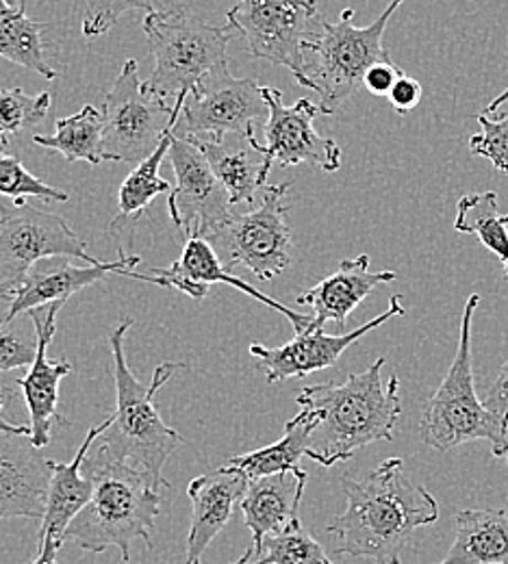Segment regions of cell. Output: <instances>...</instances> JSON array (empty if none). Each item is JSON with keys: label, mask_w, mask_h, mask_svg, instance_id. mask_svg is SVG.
<instances>
[{"label": "cell", "mask_w": 508, "mask_h": 564, "mask_svg": "<svg viewBox=\"0 0 508 564\" xmlns=\"http://www.w3.org/2000/svg\"><path fill=\"white\" fill-rule=\"evenodd\" d=\"M342 485L346 510L326 525L342 556L400 564L413 532L439 519L435 495L404 474L402 458H387L369 476Z\"/></svg>", "instance_id": "cell-1"}, {"label": "cell", "mask_w": 508, "mask_h": 564, "mask_svg": "<svg viewBox=\"0 0 508 564\" xmlns=\"http://www.w3.org/2000/svg\"><path fill=\"white\" fill-rule=\"evenodd\" d=\"M404 72L400 70L391 59L378 62L369 70L365 72L364 87L374 96H389L391 87Z\"/></svg>", "instance_id": "cell-38"}, {"label": "cell", "mask_w": 508, "mask_h": 564, "mask_svg": "<svg viewBox=\"0 0 508 564\" xmlns=\"http://www.w3.org/2000/svg\"><path fill=\"white\" fill-rule=\"evenodd\" d=\"M248 482V476L230 465L190 482L187 497L192 501V528L187 534L185 564H203L207 547L230 521L233 508L239 503Z\"/></svg>", "instance_id": "cell-21"}, {"label": "cell", "mask_w": 508, "mask_h": 564, "mask_svg": "<svg viewBox=\"0 0 508 564\" xmlns=\"http://www.w3.org/2000/svg\"><path fill=\"white\" fill-rule=\"evenodd\" d=\"M51 102L53 98L48 91L29 96L20 87L0 89V152L7 148L9 135L44 122Z\"/></svg>", "instance_id": "cell-32"}, {"label": "cell", "mask_w": 508, "mask_h": 564, "mask_svg": "<svg viewBox=\"0 0 508 564\" xmlns=\"http://www.w3.org/2000/svg\"><path fill=\"white\" fill-rule=\"evenodd\" d=\"M505 276H507V281H508V261H507V263H505Z\"/></svg>", "instance_id": "cell-45"}, {"label": "cell", "mask_w": 508, "mask_h": 564, "mask_svg": "<svg viewBox=\"0 0 508 564\" xmlns=\"http://www.w3.org/2000/svg\"><path fill=\"white\" fill-rule=\"evenodd\" d=\"M235 564H335L324 547L300 528L266 536L257 554H246Z\"/></svg>", "instance_id": "cell-31"}, {"label": "cell", "mask_w": 508, "mask_h": 564, "mask_svg": "<svg viewBox=\"0 0 508 564\" xmlns=\"http://www.w3.org/2000/svg\"><path fill=\"white\" fill-rule=\"evenodd\" d=\"M478 304V293H472L465 302L458 350L435 395L422 411L420 434L424 445L436 452H450L472 441H489L494 458H507L508 423L489 411L483 400H478L474 389L472 319Z\"/></svg>", "instance_id": "cell-6"}, {"label": "cell", "mask_w": 508, "mask_h": 564, "mask_svg": "<svg viewBox=\"0 0 508 564\" xmlns=\"http://www.w3.org/2000/svg\"><path fill=\"white\" fill-rule=\"evenodd\" d=\"M144 33L154 57V70L144 87L156 98L176 105L181 96L196 89L203 76L228 64V42L237 31L230 24L205 22L185 4H172L145 13Z\"/></svg>", "instance_id": "cell-5"}, {"label": "cell", "mask_w": 508, "mask_h": 564, "mask_svg": "<svg viewBox=\"0 0 508 564\" xmlns=\"http://www.w3.org/2000/svg\"><path fill=\"white\" fill-rule=\"evenodd\" d=\"M385 362L387 358L380 356L342 384H311L298 393V406L320 420L309 436L306 458L331 469L369 443L393 441L402 415L400 380L398 376L382 380Z\"/></svg>", "instance_id": "cell-2"}, {"label": "cell", "mask_w": 508, "mask_h": 564, "mask_svg": "<svg viewBox=\"0 0 508 564\" xmlns=\"http://www.w3.org/2000/svg\"><path fill=\"white\" fill-rule=\"evenodd\" d=\"M51 478V460L31 434L0 432V519L22 517L42 523Z\"/></svg>", "instance_id": "cell-17"}, {"label": "cell", "mask_w": 508, "mask_h": 564, "mask_svg": "<svg viewBox=\"0 0 508 564\" xmlns=\"http://www.w3.org/2000/svg\"><path fill=\"white\" fill-rule=\"evenodd\" d=\"M500 198L496 192L467 194L458 200L454 228L463 235H476L480 243L502 263L508 261V224L500 215Z\"/></svg>", "instance_id": "cell-30"}, {"label": "cell", "mask_w": 508, "mask_h": 564, "mask_svg": "<svg viewBox=\"0 0 508 564\" xmlns=\"http://www.w3.org/2000/svg\"><path fill=\"white\" fill-rule=\"evenodd\" d=\"M15 291H18V286H13V284H0V302H11Z\"/></svg>", "instance_id": "cell-42"}, {"label": "cell", "mask_w": 508, "mask_h": 564, "mask_svg": "<svg viewBox=\"0 0 508 564\" xmlns=\"http://www.w3.org/2000/svg\"><path fill=\"white\" fill-rule=\"evenodd\" d=\"M404 0H391L389 7L369 24L355 26V9H344L337 22L320 20L322 35L302 44L304 78L300 87L313 89L320 98L322 116H333L337 107L364 87L365 72L378 62H389L382 37L391 15Z\"/></svg>", "instance_id": "cell-7"}, {"label": "cell", "mask_w": 508, "mask_h": 564, "mask_svg": "<svg viewBox=\"0 0 508 564\" xmlns=\"http://www.w3.org/2000/svg\"><path fill=\"white\" fill-rule=\"evenodd\" d=\"M129 11H156V0H89L83 13V35L94 40L116 26L120 15Z\"/></svg>", "instance_id": "cell-34"}, {"label": "cell", "mask_w": 508, "mask_h": 564, "mask_svg": "<svg viewBox=\"0 0 508 564\" xmlns=\"http://www.w3.org/2000/svg\"><path fill=\"white\" fill-rule=\"evenodd\" d=\"M9 4H20V0H7Z\"/></svg>", "instance_id": "cell-44"}, {"label": "cell", "mask_w": 508, "mask_h": 564, "mask_svg": "<svg viewBox=\"0 0 508 564\" xmlns=\"http://www.w3.org/2000/svg\"><path fill=\"white\" fill-rule=\"evenodd\" d=\"M109 420L96 427H91L78 447L76 456L71 463H55L53 478L48 487V499H46V514L42 519L40 528V541H37V558L42 561H55L57 552L66 545L64 534L68 525L73 523L74 517L89 503L94 494V482L89 476H83L85 458L89 456L91 445L100 438V434L107 430Z\"/></svg>", "instance_id": "cell-20"}, {"label": "cell", "mask_w": 508, "mask_h": 564, "mask_svg": "<svg viewBox=\"0 0 508 564\" xmlns=\"http://www.w3.org/2000/svg\"><path fill=\"white\" fill-rule=\"evenodd\" d=\"M174 141V129H170L156 150L138 163V167L127 176V181L120 185L118 192V217L111 221L109 232L125 228L127 224H136L142 215H145L150 203L161 196L170 194L174 187L165 178H161L159 170L163 159L170 154V145Z\"/></svg>", "instance_id": "cell-28"}, {"label": "cell", "mask_w": 508, "mask_h": 564, "mask_svg": "<svg viewBox=\"0 0 508 564\" xmlns=\"http://www.w3.org/2000/svg\"><path fill=\"white\" fill-rule=\"evenodd\" d=\"M31 564H57V561H42V558H35Z\"/></svg>", "instance_id": "cell-43"}, {"label": "cell", "mask_w": 508, "mask_h": 564, "mask_svg": "<svg viewBox=\"0 0 508 564\" xmlns=\"http://www.w3.org/2000/svg\"><path fill=\"white\" fill-rule=\"evenodd\" d=\"M270 107L266 122V167L274 163L291 167L298 163H311L322 172H337L342 167V148L331 138L315 131L313 120L322 116L320 105L311 100H298L295 105L283 102V91L277 87H261Z\"/></svg>", "instance_id": "cell-14"}, {"label": "cell", "mask_w": 508, "mask_h": 564, "mask_svg": "<svg viewBox=\"0 0 508 564\" xmlns=\"http://www.w3.org/2000/svg\"><path fill=\"white\" fill-rule=\"evenodd\" d=\"M505 221H507V224H508V213H507V215H505Z\"/></svg>", "instance_id": "cell-46"}, {"label": "cell", "mask_w": 508, "mask_h": 564, "mask_svg": "<svg viewBox=\"0 0 508 564\" xmlns=\"http://www.w3.org/2000/svg\"><path fill=\"white\" fill-rule=\"evenodd\" d=\"M450 552L433 564H508V512L461 510Z\"/></svg>", "instance_id": "cell-25"}, {"label": "cell", "mask_w": 508, "mask_h": 564, "mask_svg": "<svg viewBox=\"0 0 508 564\" xmlns=\"http://www.w3.org/2000/svg\"><path fill=\"white\" fill-rule=\"evenodd\" d=\"M387 98H389V102H391L396 113L407 116L409 111H413L420 105V100H422V85L415 78L402 74L396 80V85L391 87Z\"/></svg>", "instance_id": "cell-37"}, {"label": "cell", "mask_w": 508, "mask_h": 564, "mask_svg": "<svg viewBox=\"0 0 508 564\" xmlns=\"http://www.w3.org/2000/svg\"><path fill=\"white\" fill-rule=\"evenodd\" d=\"M317 422L320 420L315 413L300 409V413L285 423V434L281 441L248 454L233 456L226 465L241 469L248 476V480L281 471H300V460L302 456H306L309 436L317 427Z\"/></svg>", "instance_id": "cell-27"}, {"label": "cell", "mask_w": 508, "mask_h": 564, "mask_svg": "<svg viewBox=\"0 0 508 564\" xmlns=\"http://www.w3.org/2000/svg\"><path fill=\"white\" fill-rule=\"evenodd\" d=\"M46 22L26 15V0H20V4L0 0V57L53 80L57 78V72L46 62Z\"/></svg>", "instance_id": "cell-26"}, {"label": "cell", "mask_w": 508, "mask_h": 564, "mask_svg": "<svg viewBox=\"0 0 508 564\" xmlns=\"http://www.w3.org/2000/svg\"><path fill=\"white\" fill-rule=\"evenodd\" d=\"M483 404L508 423V360L502 365L496 382L487 389Z\"/></svg>", "instance_id": "cell-39"}, {"label": "cell", "mask_w": 508, "mask_h": 564, "mask_svg": "<svg viewBox=\"0 0 508 564\" xmlns=\"http://www.w3.org/2000/svg\"><path fill=\"white\" fill-rule=\"evenodd\" d=\"M120 259L111 261V263H94L87 268H76L73 263H64L62 268L53 270V272H37L31 270V274L26 276V281L22 282L13 295V300L9 302V311L2 317V322H13L18 319L22 313H29L33 308H42L46 304L53 302H68L74 293L96 284V282L105 281L109 274H120L125 279H133V281L152 282L159 286H167L170 282L152 274H138L133 268H138L142 263L140 254H127L125 248H118Z\"/></svg>", "instance_id": "cell-18"}, {"label": "cell", "mask_w": 508, "mask_h": 564, "mask_svg": "<svg viewBox=\"0 0 508 564\" xmlns=\"http://www.w3.org/2000/svg\"><path fill=\"white\" fill-rule=\"evenodd\" d=\"M9 398V391L0 384V432H9V434H31V425H18V423H9L2 420V406Z\"/></svg>", "instance_id": "cell-40"}, {"label": "cell", "mask_w": 508, "mask_h": 564, "mask_svg": "<svg viewBox=\"0 0 508 564\" xmlns=\"http://www.w3.org/2000/svg\"><path fill=\"white\" fill-rule=\"evenodd\" d=\"M51 257L98 263L60 213L15 205L0 215V284L20 286L37 261Z\"/></svg>", "instance_id": "cell-12"}, {"label": "cell", "mask_w": 508, "mask_h": 564, "mask_svg": "<svg viewBox=\"0 0 508 564\" xmlns=\"http://www.w3.org/2000/svg\"><path fill=\"white\" fill-rule=\"evenodd\" d=\"M407 313L402 297L391 295L389 308L346 335H326L322 326L311 324L306 330L295 333L290 344L281 348H268L261 344H250V354L259 360L268 384H281L290 378H306L309 373L333 367L339 356L353 344H357L367 333L387 324L391 317H402Z\"/></svg>", "instance_id": "cell-15"}, {"label": "cell", "mask_w": 508, "mask_h": 564, "mask_svg": "<svg viewBox=\"0 0 508 564\" xmlns=\"http://www.w3.org/2000/svg\"><path fill=\"white\" fill-rule=\"evenodd\" d=\"M317 18L315 0H237L228 11V24L244 35L252 57L283 66L298 85L304 78L302 44Z\"/></svg>", "instance_id": "cell-11"}, {"label": "cell", "mask_w": 508, "mask_h": 564, "mask_svg": "<svg viewBox=\"0 0 508 564\" xmlns=\"http://www.w3.org/2000/svg\"><path fill=\"white\" fill-rule=\"evenodd\" d=\"M507 102L508 87L505 89V91H502V94H500V96H498V98H496V100H491V102L487 105V111H485V113H487V116H496V113H498V109H500L502 105H507Z\"/></svg>", "instance_id": "cell-41"}, {"label": "cell", "mask_w": 508, "mask_h": 564, "mask_svg": "<svg viewBox=\"0 0 508 564\" xmlns=\"http://www.w3.org/2000/svg\"><path fill=\"white\" fill-rule=\"evenodd\" d=\"M290 187L291 183L266 187L259 207L233 213L207 237L228 272L241 265L259 281L268 282L290 268L293 235L285 203Z\"/></svg>", "instance_id": "cell-8"}, {"label": "cell", "mask_w": 508, "mask_h": 564, "mask_svg": "<svg viewBox=\"0 0 508 564\" xmlns=\"http://www.w3.org/2000/svg\"><path fill=\"white\" fill-rule=\"evenodd\" d=\"M187 96L170 105L150 94L140 80V66L129 59L102 105V159L140 163L163 135L176 127Z\"/></svg>", "instance_id": "cell-9"}, {"label": "cell", "mask_w": 508, "mask_h": 564, "mask_svg": "<svg viewBox=\"0 0 508 564\" xmlns=\"http://www.w3.org/2000/svg\"><path fill=\"white\" fill-rule=\"evenodd\" d=\"M507 463H508V454H507Z\"/></svg>", "instance_id": "cell-47"}, {"label": "cell", "mask_w": 508, "mask_h": 564, "mask_svg": "<svg viewBox=\"0 0 508 564\" xmlns=\"http://www.w3.org/2000/svg\"><path fill=\"white\" fill-rule=\"evenodd\" d=\"M94 482L89 503L74 517L64 541L89 554L118 547L122 561H131V543L144 541L152 550V530L161 512V497L140 471L89 454L83 465Z\"/></svg>", "instance_id": "cell-4"}, {"label": "cell", "mask_w": 508, "mask_h": 564, "mask_svg": "<svg viewBox=\"0 0 508 564\" xmlns=\"http://www.w3.org/2000/svg\"><path fill=\"white\" fill-rule=\"evenodd\" d=\"M13 322L0 319V373L33 365L37 356V335H29Z\"/></svg>", "instance_id": "cell-36"}, {"label": "cell", "mask_w": 508, "mask_h": 564, "mask_svg": "<svg viewBox=\"0 0 508 564\" xmlns=\"http://www.w3.org/2000/svg\"><path fill=\"white\" fill-rule=\"evenodd\" d=\"M233 564H235V563H233Z\"/></svg>", "instance_id": "cell-48"}, {"label": "cell", "mask_w": 508, "mask_h": 564, "mask_svg": "<svg viewBox=\"0 0 508 564\" xmlns=\"http://www.w3.org/2000/svg\"><path fill=\"white\" fill-rule=\"evenodd\" d=\"M152 276L165 279L170 282V289L183 291L185 295L194 297V300H203L209 291L212 284H230L239 291H244L246 295H250L252 300H259L261 304L279 311L281 315H285L293 326V333H302L313 324V315H302L291 311L290 306L277 302L274 297L261 293L259 289H255L250 282L235 276L233 272H228L219 259L216 248L203 239V237H187L185 248L179 257L176 263H172L170 268H156L150 272Z\"/></svg>", "instance_id": "cell-19"}, {"label": "cell", "mask_w": 508, "mask_h": 564, "mask_svg": "<svg viewBox=\"0 0 508 564\" xmlns=\"http://www.w3.org/2000/svg\"><path fill=\"white\" fill-rule=\"evenodd\" d=\"M0 196L13 200V205H26V198H40L44 203H68V192L46 185L31 174L18 156L0 152Z\"/></svg>", "instance_id": "cell-33"}, {"label": "cell", "mask_w": 508, "mask_h": 564, "mask_svg": "<svg viewBox=\"0 0 508 564\" xmlns=\"http://www.w3.org/2000/svg\"><path fill=\"white\" fill-rule=\"evenodd\" d=\"M480 133L469 138V150L476 156L489 159L498 172L508 174V116H478Z\"/></svg>", "instance_id": "cell-35"}, {"label": "cell", "mask_w": 508, "mask_h": 564, "mask_svg": "<svg viewBox=\"0 0 508 564\" xmlns=\"http://www.w3.org/2000/svg\"><path fill=\"white\" fill-rule=\"evenodd\" d=\"M131 326L133 319H125L109 337L116 376V411L109 415V425L100 434V445L94 454L140 471L154 489L170 487L163 478V467L183 438L161 420L154 398L185 365L161 362L152 373V382L142 384L125 356V337Z\"/></svg>", "instance_id": "cell-3"}, {"label": "cell", "mask_w": 508, "mask_h": 564, "mask_svg": "<svg viewBox=\"0 0 508 564\" xmlns=\"http://www.w3.org/2000/svg\"><path fill=\"white\" fill-rule=\"evenodd\" d=\"M398 279L396 272H369V257L361 254L357 259L342 261L339 270L315 286L298 295V304L313 308V324L326 326L335 322L339 328H346L350 313L364 302L365 297L385 282Z\"/></svg>", "instance_id": "cell-24"}, {"label": "cell", "mask_w": 508, "mask_h": 564, "mask_svg": "<svg viewBox=\"0 0 508 564\" xmlns=\"http://www.w3.org/2000/svg\"><path fill=\"white\" fill-rule=\"evenodd\" d=\"M167 156L176 176V187L167 194L170 217L185 237L207 239L237 209L212 163L192 141L174 135Z\"/></svg>", "instance_id": "cell-13"}, {"label": "cell", "mask_w": 508, "mask_h": 564, "mask_svg": "<svg viewBox=\"0 0 508 564\" xmlns=\"http://www.w3.org/2000/svg\"><path fill=\"white\" fill-rule=\"evenodd\" d=\"M102 122V111H98L94 105H85L78 113L55 122V135H35L33 141L60 152L71 163L85 161L89 165H100L105 161Z\"/></svg>", "instance_id": "cell-29"}, {"label": "cell", "mask_w": 508, "mask_h": 564, "mask_svg": "<svg viewBox=\"0 0 508 564\" xmlns=\"http://www.w3.org/2000/svg\"><path fill=\"white\" fill-rule=\"evenodd\" d=\"M185 140L192 141L207 156L221 185L226 187L233 207L255 209L257 192L266 187L270 174L266 167V145L257 141V133L226 135L221 140Z\"/></svg>", "instance_id": "cell-23"}, {"label": "cell", "mask_w": 508, "mask_h": 564, "mask_svg": "<svg viewBox=\"0 0 508 564\" xmlns=\"http://www.w3.org/2000/svg\"><path fill=\"white\" fill-rule=\"evenodd\" d=\"M270 107L263 89L252 78H237L228 64L201 78L187 96L174 127L176 138L221 140L226 135H252L257 122H268Z\"/></svg>", "instance_id": "cell-10"}, {"label": "cell", "mask_w": 508, "mask_h": 564, "mask_svg": "<svg viewBox=\"0 0 508 564\" xmlns=\"http://www.w3.org/2000/svg\"><path fill=\"white\" fill-rule=\"evenodd\" d=\"M309 474L300 471H281L248 482L246 491L239 499L246 528L252 532V547L246 554H257L261 543L270 534H279L288 528H300V501Z\"/></svg>", "instance_id": "cell-22"}, {"label": "cell", "mask_w": 508, "mask_h": 564, "mask_svg": "<svg viewBox=\"0 0 508 564\" xmlns=\"http://www.w3.org/2000/svg\"><path fill=\"white\" fill-rule=\"evenodd\" d=\"M66 302H53L44 306V319L40 311H29V319L37 335V356L29 369V373L15 380L18 389L29 409L31 417V441L37 447H46L51 443L53 423L68 425V420L60 413V382L73 371L68 360H53L48 358V348L57 333V313L64 308Z\"/></svg>", "instance_id": "cell-16"}]
</instances>
